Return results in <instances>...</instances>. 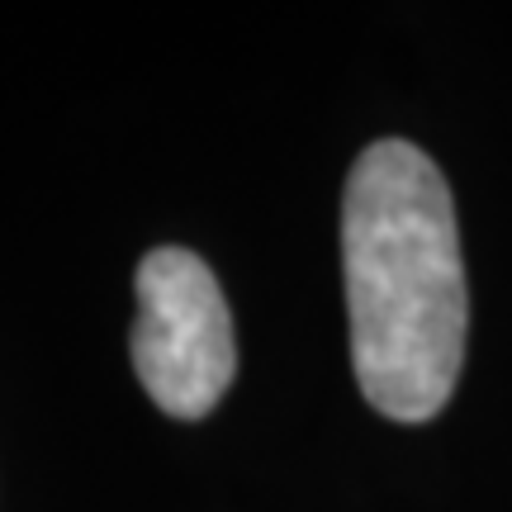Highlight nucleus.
<instances>
[{"mask_svg": "<svg viewBox=\"0 0 512 512\" xmlns=\"http://www.w3.org/2000/svg\"><path fill=\"white\" fill-rule=\"evenodd\" d=\"M133 370L171 418H204L238 370L233 313L214 271L185 247H157L138 266Z\"/></svg>", "mask_w": 512, "mask_h": 512, "instance_id": "f03ea898", "label": "nucleus"}, {"mask_svg": "<svg viewBox=\"0 0 512 512\" xmlns=\"http://www.w3.org/2000/svg\"><path fill=\"white\" fill-rule=\"evenodd\" d=\"M342 275L356 384L384 418H437L465 361V266L437 162L403 138L370 143L342 195Z\"/></svg>", "mask_w": 512, "mask_h": 512, "instance_id": "f257e3e1", "label": "nucleus"}]
</instances>
